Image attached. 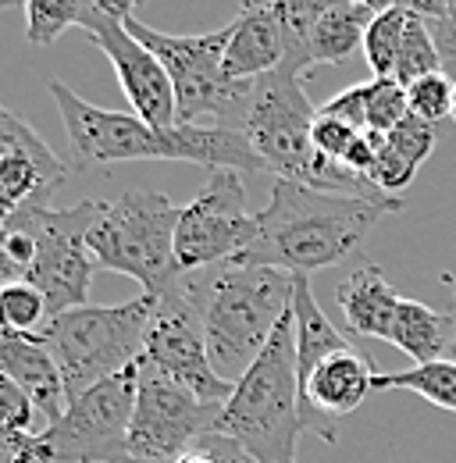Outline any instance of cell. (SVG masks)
Listing matches in <instances>:
<instances>
[{
    "label": "cell",
    "instance_id": "1",
    "mask_svg": "<svg viewBox=\"0 0 456 463\" xmlns=\"http://www.w3.org/2000/svg\"><path fill=\"white\" fill-rule=\"evenodd\" d=\"M406 203H378L360 196L321 193L292 178H275L264 211L257 214L253 242L232 257L235 264L279 268L285 275H314L342 264L367 239L375 222L399 214Z\"/></svg>",
    "mask_w": 456,
    "mask_h": 463
},
{
    "label": "cell",
    "instance_id": "2",
    "mask_svg": "<svg viewBox=\"0 0 456 463\" xmlns=\"http://www.w3.org/2000/svg\"><path fill=\"white\" fill-rule=\"evenodd\" d=\"M47 90L57 100L75 168L121 165V161H189V165H204L207 172H214V168L264 172L261 157L253 154V146L246 143V136L239 128H225V125L157 128L136 115L104 111L97 104H86L61 79H51Z\"/></svg>",
    "mask_w": 456,
    "mask_h": 463
},
{
    "label": "cell",
    "instance_id": "3",
    "mask_svg": "<svg viewBox=\"0 0 456 463\" xmlns=\"http://www.w3.org/2000/svg\"><path fill=\"white\" fill-rule=\"evenodd\" d=\"M185 296L200 314L214 371L235 385L292 310V275L225 260L185 275Z\"/></svg>",
    "mask_w": 456,
    "mask_h": 463
},
{
    "label": "cell",
    "instance_id": "4",
    "mask_svg": "<svg viewBox=\"0 0 456 463\" xmlns=\"http://www.w3.org/2000/svg\"><path fill=\"white\" fill-rule=\"evenodd\" d=\"M307 431L296 371V321L292 310L275 328L253 367L235 382L222 406V435L239 442L253 463H299L296 439Z\"/></svg>",
    "mask_w": 456,
    "mask_h": 463
},
{
    "label": "cell",
    "instance_id": "5",
    "mask_svg": "<svg viewBox=\"0 0 456 463\" xmlns=\"http://www.w3.org/2000/svg\"><path fill=\"white\" fill-rule=\"evenodd\" d=\"M182 207L154 189H125L104 200L86 246L97 268L139 282L147 296L165 299L182 289L185 271L175 260V232Z\"/></svg>",
    "mask_w": 456,
    "mask_h": 463
},
{
    "label": "cell",
    "instance_id": "6",
    "mask_svg": "<svg viewBox=\"0 0 456 463\" xmlns=\"http://www.w3.org/2000/svg\"><path fill=\"white\" fill-rule=\"evenodd\" d=\"M154 296H139L114 307H75L51 317L40 332L43 346L51 349L57 371L64 378L68 403L93 389L97 382L114 378L139 364L147 332L154 321Z\"/></svg>",
    "mask_w": 456,
    "mask_h": 463
},
{
    "label": "cell",
    "instance_id": "7",
    "mask_svg": "<svg viewBox=\"0 0 456 463\" xmlns=\"http://www.w3.org/2000/svg\"><path fill=\"white\" fill-rule=\"evenodd\" d=\"M125 29L165 64L171 86H175V100H178V125H225V128L242 125L253 82H239L225 75V47L232 36V22L225 29L200 33V36H168V33L143 25L136 14H128Z\"/></svg>",
    "mask_w": 456,
    "mask_h": 463
},
{
    "label": "cell",
    "instance_id": "8",
    "mask_svg": "<svg viewBox=\"0 0 456 463\" xmlns=\"http://www.w3.org/2000/svg\"><path fill=\"white\" fill-rule=\"evenodd\" d=\"M314 121L318 108L303 90V75L292 68H275L253 79V93L246 100V115L239 128L253 146V154L261 157L264 172L307 185L318 165V150L310 139Z\"/></svg>",
    "mask_w": 456,
    "mask_h": 463
},
{
    "label": "cell",
    "instance_id": "9",
    "mask_svg": "<svg viewBox=\"0 0 456 463\" xmlns=\"http://www.w3.org/2000/svg\"><path fill=\"white\" fill-rule=\"evenodd\" d=\"M136 392H139V364L75 396L61 413V420L36 431L47 460L132 463L128 460V424L136 413Z\"/></svg>",
    "mask_w": 456,
    "mask_h": 463
},
{
    "label": "cell",
    "instance_id": "10",
    "mask_svg": "<svg viewBox=\"0 0 456 463\" xmlns=\"http://www.w3.org/2000/svg\"><path fill=\"white\" fill-rule=\"evenodd\" d=\"M104 200H82L75 207H51L33 203L36 222V260L25 275L29 286L43 292L51 317L86 307V296L97 275V260L86 246V235L93 229Z\"/></svg>",
    "mask_w": 456,
    "mask_h": 463
},
{
    "label": "cell",
    "instance_id": "11",
    "mask_svg": "<svg viewBox=\"0 0 456 463\" xmlns=\"http://www.w3.org/2000/svg\"><path fill=\"white\" fill-rule=\"evenodd\" d=\"M222 406L204 403L178 382L139 367L136 413L128 424V460L178 463L196 449L200 439L222 431Z\"/></svg>",
    "mask_w": 456,
    "mask_h": 463
},
{
    "label": "cell",
    "instance_id": "12",
    "mask_svg": "<svg viewBox=\"0 0 456 463\" xmlns=\"http://www.w3.org/2000/svg\"><path fill=\"white\" fill-rule=\"evenodd\" d=\"M257 235V218L246 214V185L239 172L214 168L193 203L182 207L175 232V260L185 275L239 257Z\"/></svg>",
    "mask_w": 456,
    "mask_h": 463
},
{
    "label": "cell",
    "instance_id": "13",
    "mask_svg": "<svg viewBox=\"0 0 456 463\" xmlns=\"http://www.w3.org/2000/svg\"><path fill=\"white\" fill-rule=\"evenodd\" d=\"M154 321L147 332V346L139 356L143 371H154L168 382H178L182 389H189L193 396H200L204 403H228L235 385L225 382L207 353V335L200 325L196 307L185 296V282L182 289L154 299Z\"/></svg>",
    "mask_w": 456,
    "mask_h": 463
},
{
    "label": "cell",
    "instance_id": "14",
    "mask_svg": "<svg viewBox=\"0 0 456 463\" xmlns=\"http://www.w3.org/2000/svg\"><path fill=\"white\" fill-rule=\"evenodd\" d=\"M79 29L114 64L121 93H125L128 108L136 111V118H143L147 125H157V128L178 125V100H175V86H171L168 71L150 47H143L125 29V18H114L108 11H100L93 0H82Z\"/></svg>",
    "mask_w": 456,
    "mask_h": 463
},
{
    "label": "cell",
    "instance_id": "15",
    "mask_svg": "<svg viewBox=\"0 0 456 463\" xmlns=\"http://www.w3.org/2000/svg\"><path fill=\"white\" fill-rule=\"evenodd\" d=\"M375 367L360 349H342L332 353L328 360H321L303 382H299V406H303V420L307 431L336 442V424L342 417H349L353 410L375 392Z\"/></svg>",
    "mask_w": 456,
    "mask_h": 463
},
{
    "label": "cell",
    "instance_id": "16",
    "mask_svg": "<svg viewBox=\"0 0 456 463\" xmlns=\"http://www.w3.org/2000/svg\"><path fill=\"white\" fill-rule=\"evenodd\" d=\"M289 58V33H285L279 0H246L232 18V36L225 47V75L239 82H253Z\"/></svg>",
    "mask_w": 456,
    "mask_h": 463
},
{
    "label": "cell",
    "instance_id": "17",
    "mask_svg": "<svg viewBox=\"0 0 456 463\" xmlns=\"http://www.w3.org/2000/svg\"><path fill=\"white\" fill-rule=\"evenodd\" d=\"M0 374H7L33 400L36 413L47 424L61 420V413L68 410L64 378L40 335H18L0 328Z\"/></svg>",
    "mask_w": 456,
    "mask_h": 463
},
{
    "label": "cell",
    "instance_id": "18",
    "mask_svg": "<svg viewBox=\"0 0 456 463\" xmlns=\"http://www.w3.org/2000/svg\"><path fill=\"white\" fill-rule=\"evenodd\" d=\"M336 299H339L342 321H346L349 335H360V339H385V343H389L403 296H399L396 286L382 275V268H375V264L356 268L339 289H336Z\"/></svg>",
    "mask_w": 456,
    "mask_h": 463
},
{
    "label": "cell",
    "instance_id": "19",
    "mask_svg": "<svg viewBox=\"0 0 456 463\" xmlns=\"http://www.w3.org/2000/svg\"><path fill=\"white\" fill-rule=\"evenodd\" d=\"M375 14L378 11H371L364 0H328L303 36L299 47L303 71H310L314 64H339L349 54L364 51V36Z\"/></svg>",
    "mask_w": 456,
    "mask_h": 463
},
{
    "label": "cell",
    "instance_id": "20",
    "mask_svg": "<svg viewBox=\"0 0 456 463\" xmlns=\"http://www.w3.org/2000/svg\"><path fill=\"white\" fill-rule=\"evenodd\" d=\"M292 321H296V371L299 382L332 353H342L353 343L328 321V314L318 307V296L310 289L307 275H292Z\"/></svg>",
    "mask_w": 456,
    "mask_h": 463
},
{
    "label": "cell",
    "instance_id": "21",
    "mask_svg": "<svg viewBox=\"0 0 456 463\" xmlns=\"http://www.w3.org/2000/svg\"><path fill=\"white\" fill-rule=\"evenodd\" d=\"M389 343L403 349L413 364H432V360L453 356L456 325L446 317V314L432 310L428 303H421V299H406V296H403Z\"/></svg>",
    "mask_w": 456,
    "mask_h": 463
},
{
    "label": "cell",
    "instance_id": "22",
    "mask_svg": "<svg viewBox=\"0 0 456 463\" xmlns=\"http://www.w3.org/2000/svg\"><path fill=\"white\" fill-rule=\"evenodd\" d=\"M389 389L417 392L432 406L456 413V360L442 356V360H432V364H413L406 371L378 374L375 378V392H389Z\"/></svg>",
    "mask_w": 456,
    "mask_h": 463
},
{
    "label": "cell",
    "instance_id": "23",
    "mask_svg": "<svg viewBox=\"0 0 456 463\" xmlns=\"http://www.w3.org/2000/svg\"><path fill=\"white\" fill-rule=\"evenodd\" d=\"M442 64H446V61L439 54V43H435V36H432V25H428L424 18H417V14H410L393 79H396L399 86H410V82H417V79H424V75L442 71Z\"/></svg>",
    "mask_w": 456,
    "mask_h": 463
},
{
    "label": "cell",
    "instance_id": "24",
    "mask_svg": "<svg viewBox=\"0 0 456 463\" xmlns=\"http://www.w3.org/2000/svg\"><path fill=\"white\" fill-rule=\"evenodd\" d=\"M406 22H410L406 11H378L375 22L367 25L364 58L371 64L375 79H393L399 51H403V36H406Z\"/></svg>",
    "mask_w": 456,
    "mask_h": 463
},
{
    "label": "cell",
    "instance_id": "25",
    "mask_svg": "<svg viewBox=\"0 0 456 463\" xmlns=\"http://www.w3.org/2000/svg\"><path fill=\"white\" fill-rule=\"evenodd\" d=\"M47 321H51V307L36 286L14 282L0 289V328L18 335H40Z\"/></svg>",
    "mask_w": 456,
    "mask_h": 463
},
{
    "label": "cell",
    "instance_id": "26",
    "mask_svg": "<svg viewBox=\"0 0 456 463\" xmlns=\"http://www.w3.org/2000/svg\"><path fill=\"white\" fill-rule=\"evenodd\" d=\"M82 18V0H25V40L51 47L57 36Z\"/></svg>",
    "mask_w": 456,
    "mask_h": 463
},
{
    "label": "cell",
    "instance_id": "27",
    "mask_svg": "<svg viewBox=\"0 0 456 463\" xmlns=\"http://www.w3.org/2000/svg\"><path fill=\"white\" fill-rule=\"evenodd\" d=\"M453 90L456 82L446 71H435V75H424V79L410 82L406 86L410 115H417L421 121H432V125H439L442 118H453Z\"/></svg>",
    "mask_w": 456,
    "mask_h": 463
},
{
    "label": "cell",
    "instance_id": "28",
    "mask_svg": "<svg viewBox=\"0 0 456 463\" xmlns=\"http://www.w3.org/2000/svg\"><path fill=\"white\" fill-rule=\"evenodd\" d=\"M406 115V86H399L396 79H367V132L389 136Z\"/></svg>",
    "mask_w": 456,
    "mask_h": 463
},
{
    "label": "cell",
    "instance_id": "29",
    "mask_svg": "<svg viewBox=\"0 0 456 463\" xmlns=\"http://www.w3.org/2000/svg\"><path fill=\"white\" fill-rule=\"evenodd\" d=\"M11 154H29V157H36L43 165H61V157L43 143V136L29 121H22L14 111H7L0 104V161L11 157Z\"/></svg>",
    "mask_w": 456,
    "mask_h": 463
},
{
    "label": "cell",
    "instance_id": "30",
    "mask_svg": "<svg viewBox=\"0 0 456 463\" xmlns=\"http://www.w3.org/2000/svg\"><path fill=\"white\" fill-rule=\"evenodd\" d=\"M385 139H389V146L396 150L399 157H406L413 168H421L432 157L435 143H439V128L432 121H421L417 115H406Z\"/></svg>",
    "mask_w": 456,
    "mask_h": 463
},
{
    "label": "cell",
    "instance_id": "31",
    "mask_svg": "<svg viewBox=\"0 0 456 463\" xmlns=\"http://www.w3.org/2000/svg\"><path fill=\"white\" fill-rule=\"evenodd\" d=\"M356 136H360L356 125H349V121H342V118L321 115V111H318L314 132H310L314 150H318L321 157H328V161H339V165H342V157L349 154V146L356 143Z\"/></svg>",
    "mask_w": 456,
    "mask_h": 463
},
{
    "label": "cell",
    "instance_id": "32",
    "mask_svg": "<svg viewBox=\"0 0 456 463\" xmlns=\"http://www.w3.org/2000/svg\"><path fill=\"white\" fill-rule=\"evenodd\" d=\"M413 175H417V168H413L406 157H399L396 150L389 146V139H385L382 150H378L375 168H371V175H367V182L378 185V189L389 193V196H399V193H406V185L413 182Z\"/></svg>",
    "mask_w": 456,
    "mask_h": 463
},
{
    "label": "cell",
    "instance_id": "33",
    "mask_svg": "<svg viewBox=\"0 0 456 463\" xmlns=\"http://www.w3.org/2000/svg\"><path fill=\"white\" fill-rule=\"evenodd\" d=\"M33 417H36L33 400L7 374H0V428H7V431H33Z\"/></svg>",
    "mask_w": 456,
    "mask_h": 463
},
{
    "label": "cell",
    "instance_id": "34",
    "mask_svg": "<svg viewBox=\"0 0 456 463\" xmlns=\"http://www.w3.org/2000/svg\"><path fill=\"white\" fill-rule=\"evenodd\" d=\"M321 115L342 118L349 125H356L360 132H367V82H356V86H346L342 93H336L328 104L318 108Z\"/></svg>",
    "mask_w": 456,
    "mask_h": 463
},
{
    "label": "cell",
    "instance_id": "35",
    "mask_svg": "<svg viewBox=\"0 0 456 463\" xmlns=\"http://www.w3.org/2000/svg\"><path fill=\"white\" fill-rule=\"evenodd\" d=\"M178 463H253V460H250V453H246L239 442H232L228 435L214 431V435L200 439L196 449L185 453Z\"/></svg>",
    "mask_w": 456,
    "mask_h": 463
},
{
    "label": "cell",
    "instance_id": "36",
    "mask_svg": "<svg viewBox=\"0 0 456 463\" xmlns=\"http://www.w3.org/2000/svg\"><path fill=\"white\" fill-rule=\"evenodd\" d=\"M0 463H51L36 431H7L0 428Z\"/></svg>",
    "mask_w": 456,
    "mask_h": 463
},
{
    "label": "cell",
    "instance_id": "37",
    "mask_svg": "<svg viewBox=\"0 0 456 463\" xmlns=\"http://www.w3.org/2000/svg\"><path fill=\"white\" fill-rule=\"evenodd\" d=\"M432 36L439 43V54L446 64H456V0H446V14L439 22H428Z\"/></svg>",
    "mask_w": 456,
    "mask_h": 463
},
{
    "label": "cell",
    "instance_id": "38",
    "mask_svg": "<svg viewBox=\"0 0 456 463\" xmlns=\"http://www.w3.org/2000/svg\"><path fill=\"white\" fill-rule=\"evenodd\" d=\"M100 11H108L114 18H128V14H136V4L139 0H93Z\"/></svg>",
    "mask_w": 456,
    "mask_h": 463
},
{
    "label": "cell",
    "instance_id": "39",
    "mask_svg": "<svg viewBox=\"0 0 456 463\" xmlns=\"http://www.w3.org/2000/svg\"><path fill=\"white\" fill-rule=\"evenodd\" d=\"M14 211H18V207H14L11 200H4V196H0V229H4V225L14 218Z\"/></svg>",
    "mask_w": 456,
    "mask_h": 463
},
{
    "label": "cell",
    "instance_id": "40",
    "mask_svg": "<svg viewBox=\"0 0 456 463\" xmlns=\"http://www.w3.org/2000/svg\"><path fill=\"white\" fill-rule=\"evenodd\" d=\"M446 286H450V289H453V296H456V279H453V275H446ZM453 360H456V346H453Z\"/></svg>",
    "mask_w": 456,
    "mask_h": 463
},
{
    "label": "cell",
    "instance_id": "41",
    "mask_svg": "<svg viewBox=\"0 0 456 463\" xmlns=\"http://www.w3.org/2000/svg\"><path fill=\"white\" fill-rule=\"evenodd\" d=\"M7 7H14V0H0V11H7Z\"/></svg>",
    "mask_w": 456,
    "mask_h": 463
},
{
    "label": "cell",
    "instance_id": "42",
    "mask_svg": "<svg viewBox=\"0 0 456 463\" xmlns=\"http://www.w3.org/2000/svg\"><path fill=\"white\" fill-rule=\"evenodd\" d=\"M453 121H456V90H453Z\"/></svg>",
    "mask_w": 456,
    "mask_h": 463
},
{
    "label": "cell",
    "instance_id": "43",
    "mask_svg": "<svg viewBox=\"0 0 456 463\" xmlns=\"http://www.w3.org/2000/svg\"><path fill=\"white\" fill-rule=\"evenodd\" d=\"M14 4H18V0H14Z\"/></svg>",
    "mask_w": 456,
    "mask_h": 463
}]
</instances>
